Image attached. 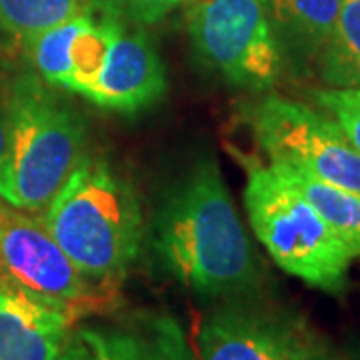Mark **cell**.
Wrapping results in <instances>:
<instances>
[{
  "label": "cell",
  "instance_id": "5",
  "mask_svg": "<svg viewBox=\"0 0 360 360\" xmlns=\"http://www.w3.org/2000/svg\"><path fill=\"white\" fill-rule=\"evenodd\" d=\"M0 286L13 288L75 322L116 307L106 290L77 269L42 220L0 200Z\"/></svg>",
  "mask_w": 360,
  "mask_h": 360
},
{
  "label": "cell",
  "instance_id": "7",
  "mask_svg": "<svg viewBox=\"0 0 360 360\" xmlns=\"http://www.w3.org/2000/svg\"><path fill=\"white\" fill-rule=\"evenodd\" d=\"M243 118L269 162L360 193V150L328 115L269 94L248 104Z\"/></svg>",
  "mask_w": 360,
  "mask_h": 360
},
{
  "label": "cell",
  "instance_id": "19",
  "mask_svg": "<svg viewBox=\"0 0 360 360\" xmlns=\"http://www.w3.org/2000/svg\"><path fill=\"white\" fill-rule=\"evenodd\" d=\"M58 360H90V359L84 345L80 342V338H78L77 335H72L70 342H68V347H66V350L63 352V356H60Z\"/></svg>",
  "mask_w": 360,
  "mask_h": 360
},
{
  "label": "cell",
  "instance_id": "4",
  "mask_svg": "<svg viewBox=\"0 0 360 360\" xmlns=\"http://www.w3.org/2000/svg\"><path fill=\"white\" fill-rule=\"evenodd\" d=\"M243 162L246 212L272 260L312 288L340 295L354 252L283 174L252 158Z\"/></svg>",
  "mask_w": 360,
  "mask_h": 360
},
{
  "label": "cell",
  "instance_id": "15",
  "mask_svg": "<svg viewBox=\"0 0 360 360\" xmlns=\"http://www.w3.org/2000/svg\"><path fill=\"white\" fill-rule=\"evenodd\" d=\"M92 11L90 0H0V28L26 42Z\"/></svg>",
  "mask_w": 360,
  "mask_h": 360
},
{
  "label": "cell",
  "instance_id": "17",
  "mask_svg": "<svg viewBox=\"0 0 360 360\" xmlns=\"http://www.w3.org/2000/svg\"><path fill=\"white\" fill-rule=\"evenodd\" d=\"M186 0H96L101 11L130 25H155Z\"/></svg>",
  "mask_w": 360,
  "mask_h": 360
},
{
  "label": "cell",
  "instance_id": "18",
  "mask_svg": "<svg viewBox=\"0 0 360 360\" xmlns=\"http://www.w3.org/2000/svg\"><path fill=\"white\" fill-rule=\"evenodd\" d=\"M0 200L6 205L16 206V191H14V168H13V146L8 124L0 106Z\"/></svg>",
  "mask_w": 360,
  "mask_h": 360
},
{
  "label": "cell",
  "instance_id": "11",
  "mask_svg": "<svg viewBox=\"0 0 360 360\" xmlns=\"http://www.w3.org/2000/svg\"><path fill=\"white\" fill-rule=\"evenodd\" d=\"M70 328L65 314L0 286V360H58Z\"/></svg>",
  "mask_w": 360,
  "mask_h": 360
},
{
  "label": "cell",
  "instance_id": "13",
  "mask_svg": "<svg viewBox=\"0 0 360 360\" xmlns=\"http://www.w3.org/2000/svg\"><path fill=\"white\" fill-rule=\"evenodd\" d=\"M269 165L309 198L310 205L321 212L328 226L347 243L354 257H360V193L328 184L298 168L272 162Z\"/></svg>",
  "mask_w": 360,
  "mask_h": 360
},
{
  "label": "cell",
  "instance_id": "12",
  "mask_svg": "<svg viewBox=\"0 0 360 360\" xmlns=\"http://www.w3.org/2000/svg\"><path fill=\"white\" fill-rule=\"evenodd\" d=\"M264 6L281 52L309 63L330 39L342 0H264Z\"/></svg>",
  "mask_w": 360,
  "mask_h": 360
},
{
  "label": "cell",
  "instance_id": "16",
  "mask_svg": "<svg viewBox=\"0 0 360 360\" xmlns=\"http://www.w3.org/2000/svg\"><path fill=\"white\" fill-rule=\"evenodd\" d=\"M312 101L342 129L360 150V89H322L312 92Z\"/></svg>",
  "mask_w": 360,
  "mask_h": 360
},
{
  "label": "cell",
  "instance_id": "8",
  "mask_svg": "<svg viewBox=\"0 0 360 360\" xmlns=\"http://www.w3.org/2000/svg\"><path fill=\"white\" fill-rule=\"evenodd\" d=\"M324 347L296 312L232 296L198 328V360H319Z\"/></svg>",
  "mask_w": 360,
  "mask_h": 360
},
{
  "label": "cell",
  "instance_id": "10",
  "mask_svg": "<svg viewBox=\"0 0 360 360\" xmlns=\"http://www.w3.org/2000/svg\"><path fill=\"white\" fill-rule=\"evenodd\" d=\"M90 360H196L170 314H142L122 324L78 330Z\"/></svg>",
  "mask_w": 360,
  "mask_h": 360
},
{
  "label": "cell",
  "instance_id": "1",
  "mask_svg": "<svg viewBox=\"0 0 360 360\" xmlns=\"http://www.w3.org/2000/svg\"><path fill=\"white\" fill-rule=\"evenodd\" d=\"M153 248L172 278L200 298L252 295L257 257L219 162L200 156L162 196Z\"/></svg>",
  "mask_w": 360,
  "mask_h": 360
},
{
  "label": "cell",
  "instance_id": "14",
  "mask_svg": "<svg viewBox=\"0 0 360 360\" xmlns=\"http://www.w3.org/2000/svg\"><path fill=\"white\" fill-rule=\"evenodd\" d=\"M316 63L330 89H360V0H342L335 30Z\"/></svg>",
  "mask_w": 360,
  "mask_h": 360
},
{
  "label": "cell",
  "instance_id": "9",
  "mask_svg": "<svg viewBox=\"0 0 360 360\" xmlns=\"http://www.w3.org/2000/svg\"><path fill=\"white\" fill-rule=\"evenodd\" d=\"M101 14L106 26V44L101 65L80 96L106 110L141 112L158 103L167 90L165 63L141 26L104 11Z\"/></svg>",
  "mask_w": 360,
  "mask_h": 360
},
{
  "label": "cell",
  "instance_id": "2",
  "mask_svg": "<svg viewBox=\"0 0 360 360\" xmlns=\"http://www.w3.org/2000/svg\"><path fill=\"white\" fill-rule=\"evenodd\" d=\"M40 220L90 283L118 292L141 255L144 219L132 182L106 156H82Z\"/></svg>",
  "mask_w": 360,
  "mask_h": 360
},
{
  "label": "cell",
  "instance_id": "6",
  "mask_svg": "<svg viewBox=\"0 0 360 360\" xmlns=\"http://www.w3.org/2000/svg\"><path fill=\"white\" fill-rule=\"evenodd\" d=\"M186 30L202 68L234 89L260 92L281 77L283 52L264 0H196Z\"/></svg>",
  "mask_w": 360,
  "mask_h": 360
},
{
  "label": "cell",
  "instance_id": "20",
  "mask_svg": "<svg viewBox=\"0 0 360 360\" xmlns=\"http://www.w3.org/2000/svg\"><path fill=\"white\" fill-rule=\"evenodd\" d=\"M319 360H333V359H324V356H322V359H319Z\"/></svg>",
  "mask_w": 360,
  "mask_h": 360
},
{
  "label": "cell",
  "instance_id": "3",
  "mask_svg": "<svg viewBox=\"0 0 360 360\" xmlns=\"http://www.w3.org/2000/svg\"><path fill=\"white\" fill-rule=\"evenodd\" d=\"M2 112L13 146L16 208L42 212L86 155V124L39 72L4 84Z\"/></svg>",
  "mask_w": 360,
  "mask_h": 360
}]
</instances>
